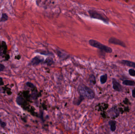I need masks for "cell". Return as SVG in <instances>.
<instances>
[{
    "instance_id": "obj_1",
    "label": "cell",
    "mask_w": 135,
    "mask_h": 134,
    "mask_svg": "<svg viewBox=\"0 0 135 134\" xmlns=\"http://www.w3.org/2000/svg\"><path fill=\"white\" fill-rule=\"evenodd\" d=\"M80 95L88 99H91L95 97V93L91 89L84 85H80L77 89Z\"/></svg>"
},
{
    "instance_id": "obj_2",
    "label": "cell",
    "mask_w": 135,
    "mask_h": 134,
    "mask_svg": "<svg viewBox=\"0 0 135 134\" xmlns=\"http://www.w3.org/2000/svg\"><path fill=\"white\" fill-rule=\"evenodd\" d=\"M88 43L92 47L96 48L107 53H110L112 52V49L111 48L105 45L96 40L91 39L89 41Z\"/></svg>"
},
{
    "instance_id": "obj_3",
    "label": "cell",
    "mask_w": 135,
    "mask_h": 134,
    "mask_svg": "<svg viewBox=\"0 0 135 134\" xmlns=\"http://www.w3.org/2000/svg\"><path fill=\"white\" fill-rule=\"evenodd\" d=\"M90 16L93 18L101 20L105 22H108V19L105 15L94 10H91L88 12Z\"/></svg>"
},
{
    "instance_id": "obj_4",
    "label": "cell",
    "mask_w": 135,
    "mask_h": 134,
    "mask_svg": "<svg viewBox=\"0 0 135 134\" xmlns=\"http://www.w3.org/2000/svg\"><path fill=\"white\" fill-rule=\"evenodd\" d=\"M109 43H112L113 44H117L123 47H126V46L124 43L121 41V40H119L117 38L115 37H111L109 39Z\"/></svg>"
},
{
    "instance_id": "obj_5",
    "label": "cell",
    "mask_w": 135,
    "mask_h": 134,
    "mask_svg": "<svg viewBox=\"0 0 135 134\" xmlns=\"http://www.w3.org/2000/svg\"><path fill=\"white\" fill-rule=\"evenodd\" d=\"M112 83L113 88L114 90L117 91H120L122 90V87L121 85L115 78L113 79Z\"/></svg>"
},
{
    "instance_id": "obj_6",
    "label": "cell",
    "mask_w": 135,
    "mask_h": 134,
    "mask_svg": "<svg viewBox=\"0 0 135 134\" xmlns=\"http://www.w3.org/2000/svg\"><path fill=\"white\" fill-rule=\"evenodd\" d=\"M43 59L41 58L39 56H36L34 57V58L33 59V60L31 61L32 65L34 66L37 65L39 64L40 63H41L43 61Z\"/></svg>"
},
{
    "instance_id": "obj_7",
    "label": "cell",
    "mask_w": 135,
    "mask_h": 134,
    "mask_svg": "<svg viewBox=\"0 0 135 134\" xmlns=\"http://www.w3.org/2000/svg\"><path fill=\"white\" fill-rule=\"evenodd\" d=\"M121 63L122 64L125 65L126 66L132 67L135 68V63L133 62L130 61H129L122 60L121 61Z\"/></svg>"
},
{
    "instance_id": "obj_8",
    "label": "cell",
    "mask_w": 135,
    "mask_h": 134,
    "mask_svg": "<svg viewBox=\"0 0 135 134\" xmlns=\"http://www.w3.org/2000/svg\"><path fill=\"white\" fill-rule=\"evenodd\" d=\"M109 124L110 126V129L112 131H114L116 129V122L113 120H111L109 122Z\"/></svg>"
},
{
    "instance_id": "obj_9",
    "label": "cell",
    "mask_w": 135,
    "mask_h": 134,
    "mask_svg": "<svg viewBox=\"0 0 135 134\" xmlns=\"http://www.w3.org/2000/svg\"><path fill=\"white\" fill-rule=\"evenodd\" d=\"M123 84L126 85L132 86H135V81L131 80H125L123 81Z\"/></svg>"
},
{
    "instance_id": "obj_10",
    "label": "cell",
    "mask_w": 135,
    "mask_h": 134,
    "mask_svg": "<svg viewBox=\"0 0 135 134\" xmlns=\"http://www.w3.org/2000/svg\"><path fill=\"white\" fill-rule=\"evenodd\" d=\"M108 76L107 74L103 75L101 76L100 78V81L101 84H104L107 81Z\"/></svg>"
},
{
    "instance_id": "obj_11",
    "label": "cell",
    "mask_w": 135,
    "mask_h": 134,
    "mask_svg": "<svg viewBox=\"0 0 135 134\" xmlns=\"http://www.w3.org/2000/svg\"><path fill=\"white\" fill-rule=\"evenodd\" d=\"M89 80L90 83H91L93 85H94L96 84V79H95V78L93 75H92L91 76H90V77Z\"/></svg>"
},
{
    "instance_id": "obj_12",
    "label": "cell",
    "mask_w": 135,
    "mask_h": 134,
    "mask_svg": "<svg viewBox=\"0 0 135 134\" xmlns=\"http://www.w3.org/2000/svg\"><path fill=\"white\" fill-rule=\"evenodd\" d=\"M8 17L7 14H5V13H4V14H2V17H1L0 21H5L8 20Z\"/></svg>"
},
{
    "instance_id": "obj_13",
    "label": "cell",
    "mask_w": 135,
    "mask_h": 134,
    "mask_svg": "<svg viewBox=\"0 0 135 134\" xmlns=\"http://www.w3.org/2000/svg\"><path fill=\"white\" fill-rule=\"evenodd\" d=\"M84 97H83V96H81V95H80V97L79 98L78 100L76 102V104L77 105H79L80 104H81L82 101L84 99Z\"/></svg>"
},
{
    "instance_id": "obj_14",
    "label": "cell",
    "mask_w": 135,
    "mask_h": 134,
    "mask_svg": "<svg viewBox=\"0 0 135 134\" xmlns=\"http://www.w3.org/2000/svg\"><path fill=\"white\" fill-rule=\"evenodd\" d=\"M129 73L132 76H135V70L134 69H130L129 70Z\"/></svg>"
},
{
    "instance_id": "obj_15",
    "label": "cell",
    "mask_w": 135,
    "mask_h": 134,
    "mask_svg": "<svg viewBox=\"0 0 135 134\" xmlns=\"http://www.w3.org/2000/svg\"><path fill=\"white\" fill-rule=\"evenodd\" d=\"M27 86H28L29 87L32 88H34V86L33 84L32 83H31L28 82V83H27Z\"/></svg>"
},
{
    "instance_id": "obj_16",
    "label": "cell",
    "mask_w": 135,
    "mask_h": 134,
    "mask_svg": "<svg viewBox=\"0 0 135 134\" xmlns=\"http://www.w3.org/2000/svg\"><path fill=\"white\" fill-rule=\"evenodd\" d=\"M5 66L2 64H0V71H2L5 69Z\"/></svg>"
},
{
    "instance_id": "obj_17",
    "label": "cell",
    "mask_w": 135,
    "mask_h": 134,
    "mask_svg": "<svg viewBox=\"0 0 135 134\" xmlns=\"http://www.w3.org/2000/svg\"><path fill=\"white\" fill-rule=\"evenodd\" d=\"M17 102L19 104H20V103L22 102V99L20 97H18L17 98Z\"/></svg>"
},
{
    "instance_id": "obj_18",
    "label": "cell",
    "mask_w": 135,
    "mask_h": 134,
    "mask_svg": "<svg viewBox=\"0 0 135 134\" xmlns=\"http://www.w3.org/2000/svg\"><path fill=\"white\" fill-rule=\"evenodd\" d=\"M132 95L133 97L135 98V88L132 91Z\"/></svg>"
},
{
    "instance_id": "obj_19",
    "label": "cell",
    "mask_w": 135,
    "mask_h": 134,
    "mask_svg": "<svg viewBox=\"0 0 135 134\" xmlns=\"http://www.w3.org/2000/svg\"><path fill=\"white\" fill-rule=\"evenodd\" d=\"M2 123H3V122H2V121H1V120H0V125L2 124Z\"/></svg>"
},
{
    "instance_id": "obj_20",
    "label": "cell",
    "mask_w": 135,
    "mask_h": 134,
    "mask_svg": "<svg viewBox=\"0 0 135 134\" xmlns=\"http://www.w3.org/2000/svg\"></svg>"
}]
</instances>
